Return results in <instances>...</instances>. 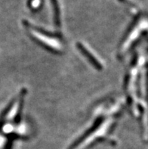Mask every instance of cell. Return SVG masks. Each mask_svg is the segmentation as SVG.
I'll use <instances>...</instances> for the list:
<instances>
[]
</instances>
